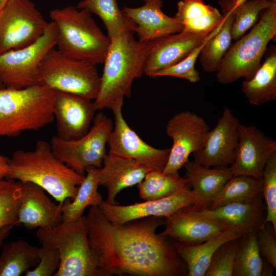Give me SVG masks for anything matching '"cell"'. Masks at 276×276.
<instances>
[{"mask_svg": "<svg viewBox=\"0 0 276 276\" xmlns=\"http://www.w3.org/2000/svg\"><path fill=\"white\" fill-rule=\"evenodd\" d=\"M165 218L150 217L115 225L99 206H91L86 216L88 239L99 276L182 275V260L174 246L156 233Z\"/></svg>", "mask_w": 276, "mask_h": 276, "instance_id": "6da1fadb", "label": "cell"}, {"mask_svg": "<svg viewBox=\"0 0 276 276\" xmlns=\"http://www.w3.org/2000/svg\"><path fill=\"white\" fill-rule=\"evenodd\" d=\"M8 166L5 178L34 183L60 204L75 198L85 178L57 158L44 141H38L32 150L15 151Z\"/></svg>", "mask_w": 276, "mask_h": 276, "instance_id": "7a4b0ae2", "label": "cell"}, {"mask_svg": "<svg viewBox=\"0 0 276 276\" xmlns=\"http://www.w3.org/2000/svg\"><path fill=\"white\" fill-rule=\"evenodd\" d=\"M133 31L111 40L103 63L100 87L94 103L97 110H111L123 105L125 97L131 96L134 79L144 74L148 41L136 40Z\"/></svg>", "mask_w": 276, "mask_h": 276, "instance_id": "3957f363", "label": "cell"}, {"mask_svg": "<svg viewBox=\"0 0 276 276\" xmlns=\"http://www.w3.org/2000/svg\"><path fill=\"white\" fill-rule=\"evenodd\" d=\"M50 17L57 28L59 51L74 59L103 64L111 41L89 11L68 6L51 10Z\"/></svg>", "mask_w": 276, "mask_h": 276, "instance_id": "277c9868", "label": "cell"}, {"mask_svg": "<svg viewBox=\"0 0 276 276\" xmlns=\"http://www.w3.org/2000/svg\"><path fill=\"white\" fill-rule=\"evenodd\" d=\"M55 91L35 84L20 89L0 88V137L36 131L54 120Z\"/></svg>", "mask_w": 276, "mask_h": 276, "instance_id": "5b68a950", "label": "cell"}, {"mask_svg": "<svg viewBox=\"0 0 276 276\" xmlns=\"http://www.w3.org/2000/svg\"><path fill=\"white\" fill-rule=\"evenodd\" d=\"M262 12L251 31L236 40L220 61L215 72L220 83L250 79L261 66L267 45L276 35V0Z\"/></svg>", "mask_w": 276, "mask_h": 276, "instance_id": "8992f818", "label": "cell"}, {"mask_svg": "<svg viewBox=\"0 0 276 276\" xmlns=\"http://www.w3.org/2000/svg\"><path fill=\"white\" fill-rule=\"evenodd\" d=\"M36 237L42 244L52 246L60 256L55 276H99L96 261L90 248L86 216L62 221L50 229L39 228Z\"/></svg>", "mask_w": 276, "mask_h": 276, "instance_id": "52a82bcc", "label": "cell"}, {"mask_svg": "<svg viewBox=\"0 0 276 276\" xmlns=\"http://www.w3.org/2000/svg\"><path fill=\"white\" fill-rule=\"evenodd\" d=\"M96 66L68 57L54 48L48 52L39 64L37 84L55 91L94 100L101 83Z\"/></svg>", "mask_w": 276, "mask_h": 276, "instance_id": "ba28073f", "label": "cell"}, {"mask_svg": "<svg viewBox=\"0 0 276 276\" xmlns=\"http://www.w3.org/2000/svg\"><path fill=\"white\" fill-rule=\"evenodd\" d=\"M88 132L75 140L66 141L56 135L51 140L54 155L77 173L84 175L89 167L100 168L106 156V145L113 124L102 112L96 113Z\"/></svg>", "mask_w": 276, "mask_h": 276, "instance_id": "9c48e42d", "label": "cell"}, {"mask_svg": "<svg viewBox=\"0 0 276 276\" xmlns=\"http://www.w3.org/2000/svg\"><path fill=\"white\" fill-rule=\"evenodd\" d=\"M57 28L49 22L43 34L34 43L0 54V82L6 88L20 89L37 84L39 64L56 45Z\"/></svg>", "mask_w": 276, "mask_h": 276, "instance_id": "30bf717a", "label": "cell"}, {"mask_svg": "<svg viewBox=\"0 0 276 276\" xmlns=\"http://www.w3.org/2000/svg\"><path fill=\"white\" fill-rule=\"evenodd\" d=\"M49 24L33 2L9 0L0 10V54L34 43Z\"/></svg>", "mask_w": 276, "mask_h": 276, "instance_id": "8fae6325", "label": "cell"}, {"mask_svg": "<svg viewBox=\"0 0 276 276\" xmlns=\"http://www.w3.org/2000/svg\"><path fill=\"white\" fill-rule=\"evenodd\" d=\"M210 130L203 118L189 110L180 111L170 119L166 131L173 143L163 172H178L191 154L202 149Z\"/></svg>", "mask_w": 276, "mask_h": 276, "instance_id": "7c38bea8", "label": "cell"}, {"mask_svg": "<svg viewBox=\"0 0 276 276\" xmlns=\"http://www.w3.org/2000/svg\"><path fill=\"white\" fill-rule=\"evenodd\" d=\"M122 106L117 105L111 109L114 125L108 140V153L134 159L150 170L163 171L168 161L170 148H156L144 141L125 120Z\"/></svg>", "mask_w": 276, "mask_h": 276, "instance_id": "4fadbf2b", "label": "cell"}, {"mask_svg": "<svg viewBox=\"0 0 276 276\" xmlns=\"http://www.w3.org/2000/svg\"><path fill=\"white\" fill-rule=\"evenodd\" d=\"M196 201L195 192L187 187L157 199L126 205L110 204L103 200L98 206L112 224L122 225L146 217L166 218L182 208L194 205Z\"/></svg>", "mask_w": 276, "mask_h": 276, "instance_id": "5bb4252c", "label": "cell"}, {"mask_svg": "<svg viewBox=\"0 0 276 276\" xmlns=\"http://www.w3.org/2000/svg\"><path fill=\"white\" fill-rule=\"evenodd\" d=\"M224 21L213 31L202 33L185 31L148 41L144 74L153 77L156 72L184 59L203 42L216 33Z\"/></svg>", "mask_w": 276, "mask_h": 276, "instance_id": "9a60e30c", "label": "cell"}, {"mask_svg": "<svg viewBox=\"0 0 276 276\" xmlns=\"http://www.w3.org/2000/svg\"><path fill=\"white\" fill-rule=\"evenodd\" d=\"M240 124L225 106L215 127L208 132L202 149L193 154L194 160L210 168L229 167L235 159Z\"/></svg>", "mask_w": 276, "mask_h": 276, "instance_id": "2e32d148", "label": "cell"}, {"mask_svg": "<svg viewBox=\"0 0 276 276\" xmlns=\"http://www.w3.org/2000/svg\"><path fill=\"white\" fill-rule=\"evenodd\" d=\"M276 152V141L254 125L240 124L239 139L233 163V175H245L262 178L270 156Z\"/></svg>", "mask_w": 276, "mask_h": 276, "instance_id": "e0dca14e", "label": "cell"}, {"mask_svg": "<svg viewBox=\"0 0 276 276\" xmlns=\"http://www.w3.org/2000/svg\"><path fill=\"white\" fill-rule=\"evenodd\" d=\"M93 100L55 91L53 114L57 124V136L75 140L85 135L97 110Z\"/></svg>", "mask_w": 276, "mask_h": 276, "instance_id": "ac0fdd59", "label": "cell"}, {"mask_svg": "<svg viewBox=\"0 0 276 276\" xmlns=\"http://www.w3.org/2000/svg\"><path fill=\"white\" fill-rule=\"evenodd\" d=\"M185 209L191 213L205 217L237 231L243 235L256 231L265 220L266 211L262 197L257 199L227 203L215 208Z\"/></svg>", "mask_w": 276, "mask_h": 276, "instance_id": "d6986e66", "label": "cell"}, {"mask_svg": "<svg viewBox=\"0 0 276 276\" xmlns=\"http://www.w3.org/2000/svg\"><path fill=\"white\" fill-rule=\"evenodd\" d=\"M22 183L24 193L18 211V225L32 229H50L60 224L63 221L62 204L52 202L39 186L31 182Z\"/></svg>", "mask_w": 276, "mask_h": 276, "instance_id": "ffe728a7", "label": "cell"}, {"mask_svg": "<svg viewBox=\"0 0 276 276\" xmlns=\"http://www.w3.org/2000/svg\"><path fill=\"white\" fill-rule=\"evenodd\" d=\"M143 1L144 5L141 7H125L121 9L135 24L134 32L138 35L139 41H149L182 30L180 22L163 12V0Z\"/></svg>", "mask_w": 276, "mask_h": 276, "instance_id": "44dd1931", "label": "cell"}, {"mask_svg": "<svg viewBox=\"0 0 276 276\" xmlns=\"http://www.w3.org/2000/svg\"><path fill=\"white\" fill-rule=\"evenodd\" d=\"M165 224L160 235L189 244L204 242L229 229L213 220L195 215L185 208L166 217Z\"/></svg>", "mask_w": 276, "mask_h": 276, "instance_id": "7402d4cb", "label": "cell"}, {"mask_svg": "<svg viewBox=\"0 0 276 276\" xmlns=\"http://www.w3.org/2000/svg\"><path fill=\"white\" fill-rule=\"evenodd\" d=\"M149 171L134 159L107 153L98 175L99 185L107 190L105 201L110 204H117V195L123 189L137 185Z\"/></svg>", "mask_w": 276, "mask_h": 276, "instance_id": "603a6c76", "label": "cell"}, {"mask_svg": "<svg viewBox=\"0 0 276 276\" xmlns=\"http://www.w3.org/2000/svg\"><path fill=\"white\" fill-rule=\"evenodd\" d=\"M186 178L193 188L197 201L191 207L194 209L208 206L213 197L233 175L229 167L210 168L195 160H188L183 166Z\"/></svg>", "mask_w": 276, "mask_h": 276, "instance_id": "cb8c5ba5", "label": "cell"}, {"mask_svg": "<svg viewBox=\"0 0 276 276\" xmlns=\"http://www.w3.org/2000/svg\"><path fill=\"white\" fill-rule=\"evenodd\" d=\"M243 235L233 229H227L204 242L189 244L176 242L174 247L187 265L188 275L205 276L213 256L223 243Z\"/></svg>", "mask_w": 276, "mask_h": 276, "instance_id": "d4e9b609", "label": "cell"}, {"mask_svg": "<svg viewBox=\"0 0 276 276\" xmlns=\"http://www.w3.org/2000/svg\"><path fill=\"white\" fill-rule=\"evenodd\" d=\"M237 0H220L224 21L219 31L204 44L199 56L200 64L206 73L215 72L220 61L231 46L232 29Z\"/></svg>", "mask_w": 276, "mask_h": 276, "instance_id": "484cf974", "label": "cell"}, {"mask_svg": "<svg viewBox=\"0 0 276 276\" xmlns=\"http://www.w3.org/2000/svg\"><path fill=\"white\" fill-rule=\"evenodd\" d=\"M255 75L244 80L241 90L249 102L260 106L276 100V47L272 44Z\"/></svg>", "mask_w": 276, "mask_h": 276, "instance_id": "4316f807", "label": "cell"}, {"mask_svg": "<svg viewBox=\"0 0 276 276\" xmlns=\"http://www.w3.org/2000/svg\"><path fill=\"white\" fill-rule=\"evenodd\" d=\"M174 17L182 26L185 31L202 33L215 29L224 17L216 8L203 0H180L177 4Z\"/></svg>", "mask_w": 276, "mask_h": 276, "instance_id": "83f0119b", "label": "cell"}, {"mask_svg": "<svg viewBox=\"0 0 276 276\" xmlns=\"http://www.w3.org/2000/svg\"><path fill=\"white\" fill-rule=\"evenodd\" d=\"M39 260V248L21 240L8 242L0 254V276H20Z\"/></svg>", "mask_w": 276, "mask_h": 276, "instance_id": "f1b7e54d", "label": "cell"}, {"mask_svg": "<svg viewBox=\"0 0 276 276\" xmlns=\"http://www.w3.org/2000/svg\"><path fill=\"white\" fill-rule=\"evenodd\" d=\"M76 8L98 16L105 26L110 41L135 31V24L119 8L117 0H82Z\"/></svg>", "mask_w": 276, "mask_h": 276, "instance_id": "f546056e", "label": "cell"}, {"mask_svg": "<svg viewBox=\"0 0 276 276\" xmlns=\"http://www.w3.org/2000/svg\"><path fill=\"white\" fill-rule=\"evenodd\" d=\"M99 168L89 167L86 169V175L79 186L75 198L67 199L62 204L63 221L70 222L77 220L83 215L88 206H98L103 201L98 192Z\"/></svg>", "mask_w": 276, "mask_h": 276, "instance_id": "4dcf8cb0", "label": "cell"}, {"mask_svg": "<svg viewBox=\"0 0 276 276\" xmlns=\"http://www.w3.org/2000/svg\"><path fill=\"white\" fill-rule=\"evenodd\" d=\"M262 178L245 175H233L211 200L207 208L254 200L262 197Z\"/></svg>", "mask_w": 276, "mask_h": 276, "instance_id": "1f68e13d", "label": "cell"}, {"mask_svg": "<svg viewBox=\"0 0 276 276\" xmlns=\"http://www.w3.org/2000/svg\"><path fill=\"white\" fill-rule=\"evenodd\" d=\"M256 231L245 234L240 238L233 276L272 275V271L266 267L259 252Z\"/></svg>", "mask_w": 276, "mask_h": 276, "instance_id": "d6a6232c", "label": "cell"}, {"mask_svg": "<svg viewBox=\"0 0 276 276\" xmlns=\"http://www.w3.org/2000/svg\"><path fill=\"white\" fill-rule=\"evenodd\" d=\"M190 187L187 179L178 172L165 174L157 170L149 171L137 185L139 197L145 201L162 198Z\"/></svg>", "mask_w": 276, "mask_h": 276, "instance_id": "836d02e7", "label": "cell"}, {"mask_svg": "<svg viewBox=\"0 0 276 276\" xmlns=\"http://www.w3.org/2000/svg\"><path fill=\"white\" fill-rule=\"evenodd\" d=\"M24 193L20 181L0 179V230L8 225H18V214Z\"/></svg>", "mask_w": 276, "mask_h": 276, "instance_id": "e575fe53", "label": "cell"}, {"mask_svg": "<svg viewBox=\"0 0 276 276\" xmlns=\"http://www.w3.org/2000/svg\"><path fill=\"white\" fill-rule=\"evenodd\" d=\"M273 0H237L232 29L234 40L240 38L256 24L261 13L269 7Z\"/></svg>", "mask_w": 276, "mask_h": 276, "instance_id": "d590c367", "label": "cell"}, {"mask_svg": "<svg viewBox=\"0 0 276 276\" xmlns=\"http://www.w3.org/2000/svg\"><path fill=\"white\" fill-rule=\"evenodd\" d=\"M262 196L266 215L264 223H270L276 231V152L267 160L262 176Z\"/></svg>", "mask_w": 276, "mask_h": 276, "instance_id": "8d00e7d4", "label": "cell"}, {"mask_svg": "<svg viewBox=\"0 0 276 276\" xmlns=\"http://www.w3.org/2000/svg\"><path fill=\"white\" fill-rule=\"evenodd\" d=\"M241 238L229 240L217 249L213 256L205 276L233 275Z\"/></svg>", "mask_w": 276, "mask_h": 276, "instance_id": "74e56055", "label": "cell"}, {"mask_svg": "<svg viewBox=\"0 0 276 276\" xmlns=\"http://www.w3.org/2000/svg\"><path fill=\"white\" fill-rule=\"evenodd\" d=\"M207 40L194 49L181 61L155 73L153 78L160 76H172L187 79L191 83L198 82L200 79V77L198 71L195 68V64Z\"/></svg>", "mask_w": 276, "mask_h": 276, "instance_id": "f35d334b", "label": "cell"}, {"mask_svg": "<svg viewBox=\"0 0 276 276\" xmlns=\"http://www.w3.org/2000/svg\"><path fill=\"white\" fill-rule=\"evenodd\" d=\"M40 249V260L33 269H29L25 276H51L57 271L60 256L57 248L48 244H42Z\"/></svg>", "mask_w": 276, "mask_h": 276, "instance_id": "ab89813d", "label": "cell"}, {"mask_svg": "<svg viewBox=\"0 0 276 276\" xmlns=\"http://www.w3.org/2000/svg\"><path fill=\"white\" fill-rule=\"evenodd\" d=\"M256 240L259 252L268 264L276 268V231L272 225L266 222L256 231Z\"/></svg>", "mask_w": 276, "mask_h": 276, "instance_id": "60d3db41", "label": "cell"}, {"mask_svg": "<svg viewBox=\"0 0 276 276\" xmlns=\"http://www.w3.org/2000/svg\"><path fill=\"white\" fill-rule=\"evenodd\" d=\"M10 158L0 154V179L5 178L8 171Z\"/></svg>", "mask_w": 276, "mask_h": 276, "instance_id": "b9f144b4", "label": "cell"}, {"mask_svg": "<svg viewBox=\"0 0 276 276\" xmlns=\"http://www.w3.org/2000/svg\"><path fill=\"white\" fill-rule=\"evenodd\" d=\"M14 226L13 225H8L0 230V247L2 246L3 241L9 236L10 231Z\"/></svg>", "mask_w": 276, "mask_h": 276, "instance_id": "7bdbcfd3", "label": "cell"}, {"mask_svg": "<svg viewBox=\"0 0 276 276\" xmlns=\"http://www.w3.org/2000/svg\"><path fill=\"white\" fill-rule=\"evenodd\" d=\"M9 0H0V10L5 5Z\"/></svg>", "mask_w": 276, "mask_h": 276, "instance_id": "ee69618b", "label": "cell"}, {"mask_svg": "<svg viewBox=\"0 0 276 276\" xmlns=\"http://www.w3.org/2000/svg\"><path fill=\"white\" fill-rule=\"evenodd\" d=\"M5 86L0 82V88H4Z\"/></svg>", "mask_w": 276, "mask_h": 276, "instance_id": "f6af8a7d", "label": "cell"}]
</instances>
